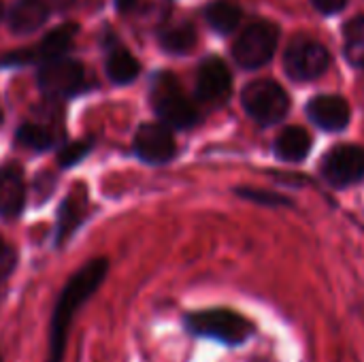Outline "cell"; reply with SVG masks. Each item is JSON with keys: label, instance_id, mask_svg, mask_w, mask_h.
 <instances>
[{"label": "cell", "instance_id": "6da1fadb", "mask_svg": "<svg viewBox=\"0 0 364 362\" xmlns=\"http://www.w3.org/2000/svg\"><path fill=\"white\" fill-rule=\"evenodd\" d=\"M109 269L107 258H94L85 267H81L73 280L64 286L55 309L51 318V331H49V358L47 362H62L64 348H66V337H68V326L73 322V316L77 307L92 297V292L100 286Z\"/></svg>", "mask_w": 364, "mask_h": 362}, {"label": "cell", "instance_id": "7a4b0ae2", "mask_svg": "<svg viewBox=\"0 0 364 362\" xmlns=\"http://www.w3.org/2000/svg\"><path fill=\"white\" fill-rule=\"evenodd\" d=\"M151 105L164 126L190 128L198 119L196 107L183 96L177 79L171 73H160L151 85Z\"/></svg>", "mask_w": 364, "mask_h": 362}, {"label": "cell", "instance_id": "3957f363", "mask_svg": "<svg viewBox=\"0 0 364 362\" xmlns=\"http://www.w3.org/2000/svg\"><path fill=\"white\" fill-rule=\"evenodd\" d=\"M188 329L194 335L209 337L228 346H239L252 335V324L237 312L230 309H207L186 318Z\"/></svg>", "mask_w": 364, "mask_h": 362}, {"label": "cell", "instance_id": "277c9868", "mask_svg": "<svg viewBox=\"0 0 364 362\" xmlns=\"http://www.w3.org/2000/svg\"><path fill=\"white\" fill-rule=\"evenodd\" d=\"M241 100H243L247 115L264 126L282 122L290 109V98H288L286 90L271 79L252 81L243 90Z\"/></svg>", "mask_w": 364, "mask_h": 362}, {"label": "cell", "instance_id": "5b68a950", "mask_svg": "<svg viewBox=\"0 0 364 362\" xmlns=\"http://www.w3.org/2000/svg\"><path fill=\"white\" fill-rule=\"evenodd\" d=\"M277 38H279V30L275 23L254 21L237 38L232 47V55L243 68H258L271 60L277 47Z\"/></svg>", "mask_w": 364, "mask_h": 362}, {"label": "cell", "instance_id": "8992f818", "mask_svg": "<svg viewBox=\"0 0 364 362\" xmlns=\"http://www.w3.org/2000/svg\"><path fill=\"white\" fill-rule=\"evenodd\" d=\"M284 60H286L288 75L299 81H309V79L320 77L331 64V55H328L326 47L309 36L294 38L288 45Z\"/></svg>", "mask_w": 364, "mask_h": 362}, {"label": "cell", "instance_id": "52a82bcc", "mask_svg": "<svg viewBox=\"0 0 364 362\" xmlns=\"http://www.w3.org/2000/svg\"><path fill=\"white\" fill-rule=\"evenodd\" d=\"M322 175L337 188L352 186L364 177V151L358 145H339L322 162Z\"/></svg>", "mask_w": 364, "mask_h": 362}, {"label": "cell", "instance_id": "ba28073f", "mask_svg": "<svg viewBox=\"0 0 364 362\" xmlns=\"http://www.w3.org/2000/svg\"><path fill=\"white\" fill-rule=\"evenodd\" d=\"M38 85L47 96H73L83 87V68L75 60H49L38 70Z\"/></svg>", "mask_w": 364, "mask_h": 362}, {"label": "cell", "instance_id": "9c48e42d", "mask_svg": "<svg viewBox=\"0 0 364 362\" xmlns=\"http://www.w3.org/2000/svg\"><path fill=\"white\" fill-rule=\"evenodd\" d=\"M134 149L141 160L151 162V164H164L173 160L177 145L173 139V132L164 124H143L136 134H134Z\"/></svg>", "mask_w": 364, "mask_h": 362}, {"label": "cell", "instance_id": "30bf717a", "mask_svg": "<svg viewBox=\"0 0 364 362\" xmlns=\"http://www.w3.org/2000/svg\"><path fill=\"white\" fill-rule=\"evenodd\" d=\"M232 77L228 66L220 58H209L200 64L196 77V92L198 98L211 105H220L230 96Z\"/></svg>", "mask_w": 364, "mask_h": 362}, {"label": "cell", "instance_id": "8fae6325", "mask_svg": "<svg viewBox=\"0 0 364 362\" xmlns=\"http://www.w3.org/2000/svg\"><path fill=\"white\" fill-rule=\"evenodd\" d=\"M307 113L324 130H343L352 115L350 105L341 96H331V94L316 96L307 105Z\"/></svg>", "mask_w": 364, "mask_h": 362}, {"label": "cell", "instance_id": "7c38bea8", "mask_svg": "<svg viewBox=\"0 0 364 362\" xmlns=\"http://www.w3.org/2000/svg\"><path fill=\"white\" fill-rule=\"evenodd\" d=\"M26 203V183L15 166L0 169V218H17Z\"/></svg>", "mask_w": 364, "mask_h": 362}, {"label": "cell", "instance_id": "4fadbf2b", "mask_svg": "<svg viewBox=\"0 0 364 362\" xmlns=\"http://www.w3.org/2000/svg\"><path fill=\"white\" fill-rule=\"evenodd\" d=\"M47 4L41 0H19L9 13V26L17 34H28L41 28L47 19Z\"/></svg>", "mask_w": 364, "mask_h": 362}, {"label": "cell", "instance_id": "5bb4252c", "mask_svg": "<svg viewBox=\"0 0 364 362\" xmlns=\"http://www.w3.org/2000/svg\"><path fill=\"white\" fill-rule=\"evenodd\" d=\"M309 149H311V137L301 126H288L286 130H282V134L275 141V154L286 162L305 160Z\"/></svg>", "mask_w": 364, "mask_h": 362}, {"label": "cell", "instance_id": "9a60e30c", "mask_svg": "<svg viewBox=\"0 0 364 362\" xmlns=\"http://www.w3.org/2000/svg\"><path fill=\"white\" fill-rule=\"evenodd\" d=\"M160 45L171 53H188L196 45V30L188 21L164 26L160 30Z\"/></svg>", "mask_w": 364, "mask_h": 362}, {"label": "cell", "instance_id": "2e32d148", "mask_svg": "<svg viewBox=\"0 0 364 362\" xmlns=\"http://www.w3.org/2000/svg\"><path fill=\"white\" fill-rule=\"evenodd\" d=\"M75 36H77V26L75 23H62V26H58L55 30H51L43 38L41 49H38V55L45 58L47 62L62 58L73 47Z\"/></svg>", "mask_w": 364, "mask_h": 362}, {"label": "cell", "instance_id": "e0dca14e", "mask_svg": "<svg viewBox=\"0 0 364 362\" xmlns=\"http://www.w3.org/2000/svg\"><path fill=\"white\" fill-rule=\"evenodd\" d=\"M139 70H141L139 60L122 47L113 49L107 58V75L113 83H122V85L130 83L132 79H136Z\"/></svg>", "mask_w": 364, "mask_h": 362}, {"label": "cell", "instance_id": "ac0fdd59", "mask_svg": "<svg viewBox=\"0 0 364 362\" xmlns=\"http://www.w3.org/2000/svg\"><path fill=\"white\" fill-rule=\"evenodd\" d=\"M205 15H207V21L211 23V28L222 32V34L232 32L241 21V9L232 0H215V2H211L207 6Z\"/></svg>", "mask_w": 364, "mask_h": 362}, {"label": "cell", "instance_id": "d6986e66", "mask_svg": "<svg viewBox=\"0 0 364 362\" xmlns=\"http://www.w3.org/2000/svg\"><path fill=\"white\" fill-rule=\"evenodd\" d=\"M346 55L354 66L364 68V17H354L346 26Z\"/></svg>", "mask_w": 364, "mask_h": 362}, {"label": "cell", "instance_id": "ffe728a7", "mask_svg": "<svg viewBox=\"0 0 364 362\" xmlns=\"http://www.w3.org/2000/svg\"><path fill=\"white\" fill-rule=\"evenodd\" d=\"M81 209H83V201H79L75 196H70L62 203L60 218H58V243H64L73 235V230L79 226Z\"/></svg>", "mask_w": 364, "mask_h": 362}, {"label": "cell", "instance_id": "44dd1931", "mask_svg": "<svg viewBox=\"0 0 364 362\" xmlns=\"http://www.w3.org/2000/svg\"><path fill=\"white\" fill-rule=\"evenodd\" d=\"M15 137L21 145L36 149V151L49 149L53 145V134L45 126H38V124H21Z\"/></svg>", "mask_w": 364, "mask_h": 362}, {"label": "cell", "instance_id": "7402d4cb", "mask_svg": "<svg viewBox=\"0 0 364 362\" xmlns=\"http://www.w3.org/2000/svg\"><path fill=\"white\" fill-rule=\"evenodd\" d=\"M90 149H92V141H77V143L66 145V147L60 151L58 160H60L62 166H73V164H77L79 160H83V158L90 154Z\"/></svg>", "mask_w": 364, "mask_h": 362}, {"label": "cell", "instance_id": "603a6c76", "mask_svg": "<svg viewBox=\"0 0 364 362\" xmlns=\"http://www.w3.org/2000/svg\"><path fill=\"white\" fill-rule=\"evenodd\" d=\"M237 194H241V196H245V198H250V201H256V203H267V205H284V203H288L284 196H277V194H267V192H260V190H237Z\"/></svg>", "mask_w": 364, "mask_h": 362}, {"label": "cell", "instance_id": "cb8c5ba5", "mask_svg": "<svg viewBox=\"0 0 364 362\" xmlns=\"http://www.w3.org/2000/svg\"><path fill=\"white\" fill-rule=\"evenodd\" d=\"M36 58H38V55L32 53V51H13V53L4 55V58L0 60V64H4V66H9V64H30V62H34Z\"/></svg>", "mask_w": 364, "mask_h": 362}, {"label": "cell", "instance_id": "d4e9b609", "mask_svg": "<svg viewBox=\"0 0 364 362\" xmlns=\"http://www.w3.org/2000/svg\"><path fill=\"white\" fill-rule=\"evenodd\" d=\"M311 2H314L322 13H328V15H331V13H339V11L346 6L348 0H311Z\"/></svg>", "mask_w": 364, "mask_h": 362}, {"label": "cell", "instance_id": "484cf974", "mask_svg": "<svg viewBox=\"0 0 364 362\" xmlns=\"http://www.w3.org/2000/svg\"><path fill=\"white\" fill-rule=\"evenodd\" d=\"M134 4H136V0H115L117 11H122V13H128Z\"/></svg>", "mask_w": 364, "mask_h": 362}, {"label": "cell", "instance_id": "4316f807", "mask_svg": "<svg viewBox=\"0 0 364 362\" xmlns=\"http://www.w3.org/2000/svg\"><path fill=\"white\" fill-rule=\"evenodd\" d=\"M9 252H11V250H9V247H6V245L2 243V239H0V258H2V256H6Z\"/></svg>", "mask_w": 364, "mask_h": 362}, {"label": "cell", "instance_id": "83f0119b", "mask_svg": "<svg viewBox=\"0 0 364 362\" xmlns=\"http://www.w3.org/2000/svg\"><path fill=\"white\" fill-rule=\"evenodd\" d=\"M0 17H2V2H0Z\"/></svg>", "mask_w": 364, "mask_h": 362}, {"label": "cell", "instance_id": "f1b7e54d", "mask_svg": "<svg viewBox=\"0 0 364 362\" xmlns=\"http://www.w3.org/2000/svg\"><path fill=\"white\" fill-rule=\"evenodd\" d=\"M0 122H2V107H0Z\"/></svg>", "mask_w": 364, "mask_h": 362}, {"label": "cell", "instance_id": "f546056e", "mask_svg": "<svg viewBox=\"0 0 364 362\" xmlns=\"http://www.w3.org/2000/svg\"><path fill=\"white\" fill-rule=\"evenodd\" d=\"M0 362H2V361H0Z\"/></svg>", "mask_w": 364, "mask_h": 362}]
</instances>
